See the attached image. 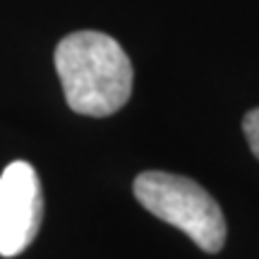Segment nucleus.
Here are the masks:
<instances>
[{"label":"nucleus","instance_id":"1","mask_svg":"<svg viewBox=\"0 0 259 259\" xmlns=\"http://www.w3.org/2000/svg\"><path fill=\"white\" fill-rule=\"evenodd\" d=\"M56 70L65 101L79 115L106 118L132 94V63L122 46L101 31H74L58 44Z\"/></svg>","mask_w":259,"mask_h":259},{"label":"nucleus","instance_id":"2","mask_svg":"<svg viewBox=\"0 0 259 259\" xmlns=\"http://www.w3.org/2000/svg\"><path fill=\"white\" fill-rule=\"evenodd\" d=\"M135 197L147 211L176 226L204 252L213 254L223 247V211L199 183L163 170H147L135 178Z\"/></svg>","mask_w":259,"mask_h":259},{"label":"nucleus","instance_id":"3","mask_svg":"<svg viewBox=\"0 0 259 259\" xmlns=\"http://www.w3.org/2000/svg\"><path fill=\"white\" fill-rule=\"evenodd\" d=\"M44 219L41 183L34 166L12 161L0 176V254L15 257L36 238Z\"/></svg>","mask_w":259,"mask_h":259},{"label":"nucleus","instance_id":"4","mask_svg":"<svg viewBox=\"0 0 259 259\" xmlns=\"http://www.w3.org/2000/svg\"><path fill=\"white\" fill-rule=\"evenodd\" d=\"M242 132L247 137V144H250L252 154L259 158V108L250 111L242 120Z\"/></svg>","mask_w":259,"mask_h":259}]
</instances>
